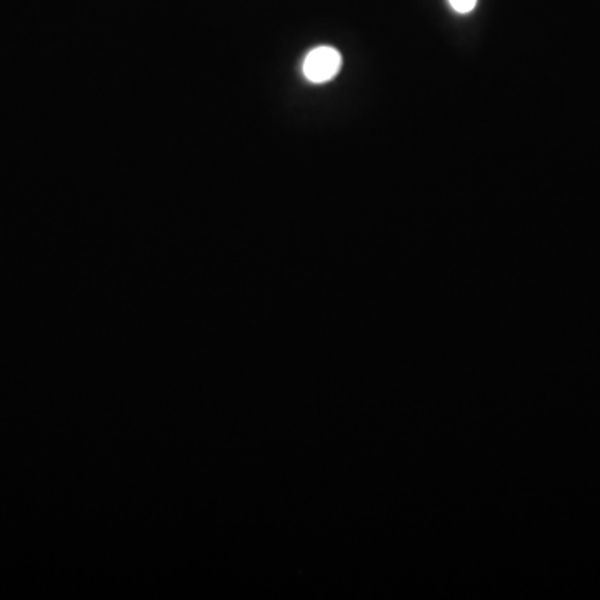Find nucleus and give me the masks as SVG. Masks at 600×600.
Segmentation results:
<instances>
[{"label":"nucleus","instance_id":"f257e3e1","mask_svg":"<svg viewBox=\"0 0 600 600\" xmlns=\"http://www.w3.org/2000/svg\"><path fill=\"white\" fill-rule=\"evenodd\" d=\"M342 67V57L334 47H317L310 50L304 60L305 79L310 80L312 84H325L334 79L339 74Z\"/></svg>","mask_w":600,"mask_h":600},{"label":"nucleus","instance_id":"f03ea898","mask_svg":"<svg viewBox=\"0 0 600 600\" xmlns=\"http://www.w3.org/2000/svg\"><path fill=\"white\" fill-rule=\"evenodd\" d=\"M452 9L459 14H469L477 5V0H449Z\"/></svg>","mask_w":600,"mask_h":600}]
</instances>
